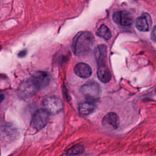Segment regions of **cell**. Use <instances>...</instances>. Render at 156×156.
<instances>
[{
    "label": "cell",
    "instance_id": "cell-1",
    "mask_svg": "<svg viewBox=\"0 0 156 156\" xmlns=\"http://www.w3.org/2000/svg\"><path fill=\"white\" fill-rule=\"evenodd\" d=\"M94 41V36L90 32L81 31L73 38L72 50L76 55H85L91 50Z\"/></svg>",
    "mask_w": 156,
    "mask_h": 156
},
{
    "label": "cell",
    "instance_id": "cell-2",
    "mask_svg": "<svg viewBox=\"0 0 156 156\" xmlns=\"http://www.w3.org/2000/svg\"><path fill=\"white\" fill-rule=\"evenodd\" d=\"M37 83L32 79L24 80L18 88V94L23 99H29L34 96L39 90Z\"/></svg>",
    "mask_w": 156,
    "mask_h": 156
},
{
    "label": "cell",
    "instance_id": "cell-3",
    "mask_svg": "<svg viewBox=\"0 0 156 156\" xmlns=\"http://www.w3.org/2000/svg\"><path fill=\"white\" fill-rule=\"evenodd\" d=\"M80 91L85 98L89 101H95L99 98L101 87L96 82H89L81 87Z\"/></svg>",
    "mask_w": 156,
    "mask_h": 156
},
{
    "label": "cell",
    "instance_id": "cell-4",
    "mask_svg": "<svg viewBox=\"0 0 156 156\" xmlns=\"http://www.w3.org/2000/svg\"><path fill=\"white\" fill-rule=\"evenodd\" d=\"M43 106L46 111L52 115L58 113L62 110L63 107L62 101L55 96L45 98L43 101Z\"/></svg>",
    "mask_w": 156,
    "mask_h": 156
},
{
    "label": "cell",
    "instance_id": "cell-5",
    "mask_svg": "<svg viewBox=\"0 0 156 156\" xmlns=\"http://www.w3.org/2000/svg\"><path fill=\"white\" fill-rule=\"evenodd\" d=\"M49 120V113L44 109H39L35 112L32 118L31 126L35 129L39 130L48 124Z\"/></svg>",
    "mask_w": 156,
    "mask_h": 156
},
{
    "label": "cell",
    "instance_id": "cell-6",
    "mask_svg": "<svg viewBox=\"0 0 156 156\" xmlns=\"http://www.w3.org/2000/svg\"><path fill=\"white\" fill-rule=\"evenodd\" d=\"M119 125V119L118 115L114 112L106 114L102 119V126L108 130L116 129Z\"/></svg>",
    "mask_w": 156,
    "mask_h": 156
},
{
    "label": "cell",
    "instance_id": "cell-7",
    "mask_svg": "<svg viewBox=\"0 0 156 156\" xmlns=\"http://www.w3.org/2000/svg\"><path fill=\"white\" fill-rule=\"evenodd\" d=\"M113 20L116 23L124 26H130L133 23V17L131 13L126 10L118 11L114 13Z\"/></svg>",
    "mask_w": 156,
    "mask_h": 156
},
{
    "label": "cell",
    "instance_id": "cell-8",
    "mask_svg": "<svg viewBox=\"0 0 156 156\" xmlns=\"http://www.w3.org/2000/svg\"><path fill=\"white\" fill-rule=\"evenodd\" d=\"M152 24V20L149 14L147 13H143L138 17L135 21V27L141 32H147L149 30Z\"/></svg>",
    "mask_w": 156,
    "mask_h": 156
},
{
    "label": "cell",
    "instance_id": "cell-9",
    "mask_svg": "<svg viewBox=\"0 0 156 156\" xmlns=\"http://www.w3.org/2000/svg\"><path fill=\"white\" fill-rule=\"evenodd\" d=\"M94 57L99 66H105L107 57V49L105 44H99L96 47L94 51Z\"/></svg>",
    "mask_w": 156,
    "mask_h": 156
},
{
    "label": "cell",
    "instance_id": "cell-10",
    "mask_svg": "<svg viewBox=\"0 0 156 156\" xmlns=\"http://www.w3.org/2000/svg\"><path fill=\"white\" fill-rule=\"evenodd\" d=\"M74 71L77 76L83 79L88 78L92 74L91 67L88 64L85 63H77L74 66Z\"/></svg>",
    "mask_w": 156,
    "mask_h": 156
},
{
    "label": "cell",
    "instance_id": "cell-11",
    "mask_svg": "<svg viewBox=\"0 0 156 156\" xmlns=\"http://www.w3.org/2000/svg\"><path fill=\"white\" fill-rule=\"evenodd\" d=\"M31 78L37 83L39 88L46 86L49 82V76L44 72H34L32 74Z\"/></svg>",
    "mask_w": 156,
    "mask_h": 156
},
{
    "label": "cell",
    "instance_id": "cell-12",
    "mask_svg": "<svg viewBox=\"0 0 156 156\" xmlns=\"http://www.w3.org/2000/svg\"><path fill=\"white\" fill-rule=\"evenodd\" d=\"M97 76L99 80L103 83L108 82L112 78L111 73L106 65L99 66L97 71Z\"/></svg>",
    "mask_w": 156,
    "mask_h": 156
},
{
    "label": "cell",
    "instance_id": "cell-13",
    "mask_svg": "<svg viewBox=\"0 0 156 156\" xmlns=\"http://www.w3.org/2000/svg\"><path fill=\"white\" fill-rule=\"evenodd\" d=\"M96 109V105L91 102H83L79 105V113L82 115H87L93 113Z\"/></svg>",
    "mask_w": 156,
    "mask_h": 156
},
{
    "label": "cell",
    "instance_id": "cell-14",
    "mask_svg": "<svg viewBox=\"0 0 156 156\" xmlns=\"http://www.w3.org/2000/svg\"><path fill=\"white\" fill-rule=\"evenodd\" d=\"M97 35L104 38L105 40H108L112 37V32L109 28L105 24H102L96 32Z\"/></svg>",
    "mask_w": 156,
    "mask_h": 156
},
{
    "label": "cell",
    "instance_id": "cell-15",
    "mask_svg": "<svg viewBox=\"0 0 156 156\" xmlns=\"http://www.w3.org/2000/svg\"><path fill=\"white\" fill-rule=\"evenodd\" d=\"M84 151V148L81 145H76L71 148H70L66 152V155H73L76 154H81Z\"/></svg>",
    "mask_w": 156,
    "mask_h": 156
},
{
    "label": "cell",
    "instance_id": "cell-16",
    "mask_svg": "<svg viewBox=\"0 0 156 156\" xmlns=\"http://www.w3.org/2000/svg\"><path fill=\"white\" fill-rule=\"evenodd\" d=\"M151 38L156 43V25L154 27L151 32Z\"/></svg>",
    "mask_w": 156,
    "mask_h": 156
},
{
    "label": "cell",
    "instance_id": "cell-17",
    "mask_svg": "<svg viewBox=\"0 0 156 156\" xmlns=\"http://www.w3.org/2000/svg\"><path fill=\"white\" fill-rule=\"evenodd\" d=\"M26 54V50H23V51H21V52H19L18 56L20 57H24Z\"/></svg>",
    "mask_w": 156,
    "mask_h": 156
}]
</instances>
